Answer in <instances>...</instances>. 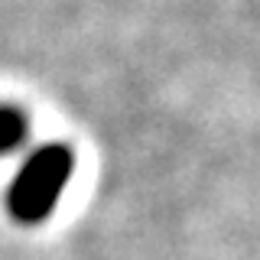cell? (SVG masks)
<instances>
[{"label": "cell", "mask_w": 260, "mask_h": 260, "mask_svg": "<svg viewBox=\"0 0 260 260\" xmlns=\"http://www.w3.org/2000/svg\"><path fill=\"white\" fill-rule=\"evenodd\" d=\"M75 169V156L65 143H46L36 146L23 159L20 173L13 176L7 189V208L16 221L23 224H39L59 205L65 185Z\"/></svg>", "instance_id": "1"}, {"label": "cell", "mask_w": 260, "mask_h": 260, "mask_svg": "<svg viewBox=\"0 0 260 260\" xmlns=\"http://www.w3.org/2000/svg\"><path fill=\"white\" fill-rule=\"evenodd\" d=\"M29 134V117L16 104H0V156L20 150Z\"/></svg>", "instance_id": "2"}]
</instances>
